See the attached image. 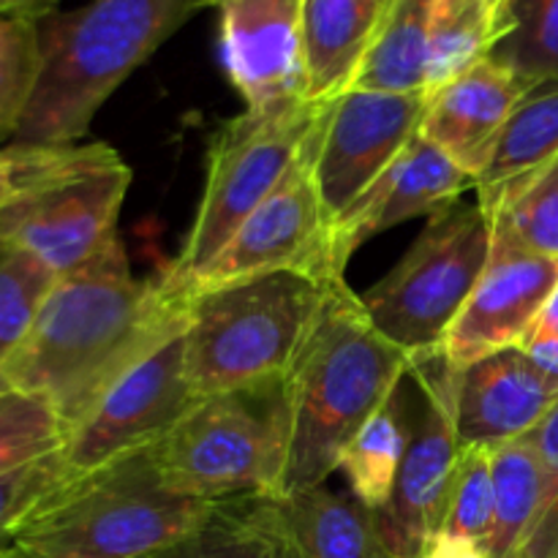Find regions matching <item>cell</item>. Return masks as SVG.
<instances>
[{"mask_svg": "<svg viewBox=\"0 0 558 558\" xmlns=\"http://www.w3.org/2000/svg\"><path fill=\"white\" fill-rule=\"evenodd\" d=\"M129 185V163L112 147L74 145L52 178L0 213V240L65 276L118 238Z\"/></svg>", "mask_w": 558, "mask_h": 558, "instance_id": "9c48e42d", "label": "cell"}, {"mask_svg": "<svg viewBox=\"0 0 558 558\" xmlns=\"http://www.w3.org/2000/svg\"><path fill=\"white\" fill-rule=\"evenodd\" d=\"M510 558H558V550H537V548H518Z\"/></svg>", "mask_w": 558, "mask_h": 558, "instance_id": "f35d334b", "label": "cell"}, {"mask_svg": "<svg viewBox=\"0 0 558 558\" xmlns=\"http://www.w3.org/2000/svg\"><path fill=\"white\" fill-rule=\"evenodd\" d=\"M558 398V387L523 347L501 349L456 371L452 417L461 450L499 447L532 434Z\"/></svg>", "mask_w": 558, "mask_h": 558, "instance_id": "e0dca14e", "label": "cell"}, {"mask_svg": "<svg viewBox=\"0 0 558 558\" xmlns=\"http://www.w3.org/2000/svg\"><path fill=\"white\" fill-rule=\"evenodd\" d=\"M469 185L474 180L439 147L425 136H414L401 156L332 221L330 256L338 276H343L349 259L376 234L412 218H434L450 210Z\"/></svg>", "mask_w": 558, "mask_h": 558, "instance_id": "2e32d148", "label": "cell"}, {"mask_svg": "<svg viewBox=\"0 0 558 558\" xmlns=\"http://www.w3.org/2000/svg\"><path fill=\"white\" fill-rule=\"evenodd\" d=\"M194 401L185 374L183 332H178L120 376L80 420L65 439V469L82 474L125 452L153 447Z\"/></svg>", "mask_w": 558, "mask_h": 558, "instance_id": "4fadbf2b", "label": "cell"}, {"mask_svg": "<svg viewBox=\"0 0 558 558\" xmlns=\"http://www.w3.org/2000/svg\"><path fill=\"white\" fill-rule=\"evenodd\" d=\"M490 529H494L490 450L488 447H472V450H461V458H458L445 523H441L436 543L488 550Z\"/></svg>", "mask_w": 558, "mask_h": 558, "instance_id": "f546056e", "label": "cell"}, {"mask_svg": "<svg viewBox=\"0 0 558 558\" xmlns=\"http://www.w3.org/2000/svg\"><path fill=\"white\" fill-rule=\"evenodd\" d=\"M420 407L390 501L376 512L379 532L396 558H428L445 523L461 445L452 417L456 368L439 352L412 360Z\"/></svg>", "mask_w": 558, "mask_h": 558, "instance_id": "30bf717a", "label": "cell"}, {"mask_svg": "<svg viewBox=\"0 0 558 558\" xmlns=\"http://www.w3.org/2000/svg\"><path fill=\"white\" fill-rule=\"evenodd\" d=\"M38 76V31L33 20L0 16V147L9 145Z\"/></svg>", "mask_w": 558, "mask_h": 558, "instance_id": "1f68e13d", "label": "cell"}, {"mask_svg": "<svg viewBox=\"0 0 558 558\" xmlns=\"http://www.w3.org/2000/svg\"><path fill=\"white\" fill-rule=\"evenodd\" d=\"M409 436H412V414L407 412L403 390L398 387L396 396L349 441L338 463V469L347 474L352 494L368 510L379 512L390 501L403 456H407Z\"/></svg>", "mask_w": 558, "mask_h": 558, "instance_id": "484cf974", "label": "cell"}, {"mask_svg": "<svg viewBox=\"0 0 558 558\" xmlns=\"http://www.w3.org/2000/svg\"><path fill=\"white\" fill-rule=\"evenodd\" d=\"M54 281L58 276L25 251L5 245L0 254V390H5V365L36 325L38 311Z\"/></svg>", "mask_w": 558, "mask_h": 558, "instance_id": "f1b7e54d", "label": "cell"}, {"mask_svg": "<svg viewBox=\"0 0 558 558\" xmlns=\"http://www.w3.org/2000/svg\"><path fill=\"white\" fill-rule=\"evenodd\" d=\"M494 251V221L474 205H452L430 218L403 259L365 294L371 325L409 357L441 349Z\"/></svg>", "mask_w": 558, "mask_h": 558, "instance_id": "ba28073f", "label": "cell"}, {"mask_svg": "<svg viewBox=\"0 0 558 558\" xmlns=\"http://www.w3.org/2000/svg\"><path fill=\"white\" fill-rule=\"evenodd\" d=\"M60 0H0V16L11 20H44L47 14L58 11Z\"/></svg>", "mask_w": 558, "mask_h": 558, "instance_id": "8d00e7d4", "label": "cell"}, {"mask_svg": "<svg viewBox=\"0 0 558 558\" xmlns=\"http://www.w3.org/2000/svg\"><path fill=\"white\" fill-rule=\"evenodd\" d=\"M311 142L278 189L256 207L254 216L245 218L243 227L223 245L213 265L196 278L189 298L199 289L270 276V272H303L316 281L343 278L332 267V221L316 189Z\"/></svg>", "mask_w": 558, "mask_h": 558, "instance_id": "8fae6325", "label": "cell"}, {"mask_svg": "<svg viewBox=\"0 0 558 558\" xmlns=\"http://www.w3.org/2000/svg\"><path fill=\"white\" fill-rule=\"evenodd\" d=\"M327 283L303 272H270L191 294L183 343L194 396L283 379L314 327Z\"/></svg>", "mask_w": 558, "mask_h": 558, "instance_id": "5b68a950", "label": "cell"}, {"mask_svg": "<svg viewBox=\"0 0 558 558\" xmlns=\"http://www.w3.org/2000/svg\"><path fill=\"white\" fill-rule=\"evenodd\" d=\"M289 450L287 376L199 396L153 445L163 485L207 505L234 496L281 499Z\"/></svg>", "mask_w": 558, "mask_h": 558, "instance_id": "8992f818", "label": "cell"}, {"mask_svg": "<svg viewBox=\"0 0 558 558\" xmlns=\"http://www.w3.org/2000/svg\"><path fill=\"white\" fill-rule=\"evenodd\" d=\"M532 441L545 472V510L537 529L523 545L537 550H558V398L543 423L532 430ZM521 545V548H523Z\"/></svg>", "mask_w": 558, "mask_h": 558, "instance_id": "e575fe53", "label": "cell"}, {"mask_svg": "<svg viewBox=\"0 0 558 558\" xmlns=\"http://www.w3.org/2000/svg\"><path fill=\"white\" fill-rule=\"evenodd\" d=\"M494 529L490 558H510L532 537L545 510V472L532 436L490 447Z\"/></svg>", "mask_w": 558, "mask_h": 558, "instance_id": "603a6c76", "label": "cell"}, {"mask_svg": "<svg viewBox=\"0 0 558 558\" xmlns=\"http://www.w3.org/2000/svg\"><path fill=\"white\" fill-rule=\"evenodd\" d=\"M202 5L90 0L38 20V76L11 145H76L104 101Z\"/></svg>", "mask_w": 558, "mask_h": 558, "instance_id": "3957f363", "label": "cell"}, {"mask_svg": "<svg viewBox=\"0 0 558 558\" xmlns=\"http://www.w3.org/2000/svg\"><path fill=\"white\" fill-rule=\"evenodd\" d=\"M543 336H558V287L554 289V294H550L548 303H545L543 314H539L537 325H534L532 336L529 338H543Z\"/></svg>", "mask_w": 558, "mask_h": 558, "instance_id": "74e56055", "label": "cell"}, {"mask_svg": "<svg viewBox=\"0 0 558 558\" xmlns=\"http://www.w3.org/2000/svg\"><path fill=\"white\" fill-rule=\"evenodd\" d=\"M523 349H526L529 357L537 363V368L558 387V336L529 338V341L523 343Z\"/></svg>", "mask_w": 558, "mask_h": 558, "instance_id": "d590c367", "label": "cell"}, {"mask_svg": "<svg viewBox=\"0 0 558 558\" xmlns=\"http://www.w3.org/2000/svg\"><path fill=\"white\" fill-rule=\"evenodd\" d=\"M494 238L558 259V156L510 185L488 210Z\"/></svg>", "mask_w": 558, "mask_h": 558, "instance_id": "4316f807", "label": "cell"}, {"mask_svg": "<svg viewBox=\"0 0 558 558\" xmlns=\"http://www.w3.org/2000/svg\"><path fill=\"white\" fill-rule=\"evenodd\" d=\"M213 505L169 490L153 447L69 474L14 529L25 558H150L194 532Z\"/></svg>", "mask_w": 558, "mask_h": 558, "instance_id": "277c9868", "label": "cell"}, {"mask_svg": "<svg viewBox=\"0 0 558 558\" xmlns=\"http://www.w3.org/2000/svg\"><path fill=\"white\" fill-rule=\"evenodd\" d=\"M325 104L305 98L245 109L227 120L207 153V180L199 210L178 259L167 267L158 289L174 303H185L196 278L213 265L245 218L278 189L292 163L308 147Z\"/></svg>", "mask_w": 558, "mask_h": 558, "instance_id": "52a82bcc", "label": "cell"}, {"mask_svg": "<svg viewBox=\"0 0 558 558\" xmlns=\"http://www.w3.org/2000/svg\"><path fill=\"white\" fill-rule=\"evenodd\" d=\"M150 558H300L281 501L234 496L216 501L199 526Z\"/></svg>", "mask_w": 558, "mask_h": 558, "instance_id": "44dd1931", "label": "cell"}, {"mask_svg": "<svg viewBox=\"0 0 558 558\" xmlns=\"http://www.w3.org/2000/svg\"><path fill=\"white\" fill-rule=\"evenodd\" d=\"M396 0H303L305 101L327 104L357 80Z\"/></svg>", "mask_w": 558, "mask_h": 558, "instance_id": "d6986e66", "label": "cell"}, {"mask_svg": "<svg viewBox=\"0 0 558 558\" xmlns=\"http://www.w3.org/2000/svg\"><path fill=\"white\" fill-rule=\"evenodd\" d=\"M529 90L532 87L505 63L494 58L480 60L456 80L428 90L420 136L477 183L512 109Z\"/></svg>", "mask_w": 558, "mask_h": 558, "instance_id": "ac0fdd59", "label": "cell"}, {"mask_svg": "<svg viewBox=\"0 0 558 558\" xmlns=\"http://www.w3.org/2000/svg\"><path fill=\"white\" fill-rule=\"evenodd\" d=\"M74 145H3L0 147V213L52 178L69 161Z\"/></svg>", "mask_w": 558, "mask_h": 558, "instance_id": "836d02e7", "label": "cell"}, {"mask_svg": "<svg viewBox=\"0 0 558 558\" xmlns=\"http://www.w3.org/2000/svg\"><path fill=\"white\" fill-rule=\"evenodd\" d=\"M490 58L529 87L558 82V0H512L507 33Z\"/></svg>", "mask_w": 558, "mask_h": 558, "instance_id": "83f0119b", "label": "cell"}, {"mask_svg": "<svg viewBox=\"0 0 558 558\" xmlns=\"http://www.w3.org/2000/svg\"><path fill=\"white\" fill-rule=\"evenodd\" d=\"M558 156V82L537 85L518 101L494 147L488 167L480 174L477 205L485 213L510 185L521 183Z\"/></svg>", "mask_w": 558, "mask_h": 558, "instance_id": "7402d4cb", "label": "cell"}, {"mask_svg": "<svg viewBox=\"0 0 558 558\" xmlns=\"http://www.w3.org/2000/svg\"><path fill=\"white\" fill-rule=\"evenodd\" d=\"M69 477L63 450L44 456L16 472L0 477V545L9 543L14 529L33 512V507L52 494Z\"/></svg>", "mask_w": 558, "mask_h": 558, "instance_id": "d6a6232c", "label": "cell"}, {"mask_svg": "<svg viewBox=\"0 0 558 558\" xmlns=\"http://www.w3.org/2000/svg\"><path fill=\"white\" fill-rule=\"evenodd\" d=\"M183 327L185 303L169 300L158 281L134 278L114 238L54 281L36 325L5 365L3 387L52 403L71 434L120 376Z\"/></svg>", "mask_w": 558, "mask_h": 558, "instance_id": "6da1fadb", "label": "cell"}, {"mask_svg": "<svg viewBox=\"0 0 558 558\" xmlns=\"http://www.w3.org/2000/svg\"><path fill=\"white\" fill-rule=\"evenodd\" d=\"M558 287V259L494 238L488 267L447 330L439 354L461 371L488 354L523 347Z\"/></svg>", "mask_w": 558, "mask_h": 558, "instance_id": "5bb4252c", "label": "cell"}, {"mask_svg": "<svg viewBox=\"0 0 558 558\" xmlns=\"http://www.w3.org/2000/svg\"><path fill=\"white\" fill-rule=\"evenodd\" d=\"M69 430L44 398L0 390V477L63 450Z\"/></svg>", "mask_w": 558, "mask_h": 558, "instance_id": "4dcf8cb0", "label": "cell"}, {"mask_svg": "<svg viewBox=\"0 0 558 558\" xmlns=\"http://www.w3.org/2000/svg\"><path fill=\"white\" fill-rule=\"evenodd\" d=\"M409 371L412 357L371 325L347 281L332 278L287 374L289 450L281 499L338 472L349 441L396 396Z\"/></svg>", "mask_w": 558, "mask_h": 558, "instance_id": "7a4b0ae2", "label": "cell"}, {"mask_svg": "<svg viewBox=\"0 0 558 558\" xmlns=\"http://www.w3.org/2000/svg\"><path fill=\"white\" fill-rule=\"evenodd\" d=\"M278 501L300 558H396L376 512L354 494L322 483Z\"/></svg>", "mask_w": 558, "mask_h": 558, "instance_id": "ffe728a7", "label": "cell"}, {"mask_svg": "<svg viewBox=\"0 0 558 558\" xmlns=\"http://www.w3.org/2000/svg\"><path fill=\"white\" fill-rule=\"evenodd\" d=\"M218 9L229 82L245 109L305 98L303 0H202Z\"/></svg>", "mask_w": 558, "mask_h": 558, "instance_id": "9a60e30c", "label": "cell"}, {"mask_svg": "<svg viewBox=\"0 0 558 558\" xmlns=\"http://www.w3.org/2000/svg\"><path fill=\"white\" fill-rule=\"evenodd\" d=\"M430 3L434 0H396L352 87L428 93Z\"/></svg>", "mask_w": 558, "mask_h": 558, "instance_id": "d4e9b609", "label": "cell"}, {"mask_svg": "<svg viewBox=\"0 0 558 558\" xmlns=\"http://www.w3.org/2000/svg\"><path fill=\"white\" fill-rule=\"evenodd\" d=\"M512 0H434L430 3L428 90L490 58L505 38Z\"/></svg>", "mask_w": 558, "mask_h": 558, "instance_id": "cb8c5ba5", "label": "cell"}, {"mask_svg": "<svg viewBox=\"0 0 558 558\" xmlns=\"http://www.w3.org/2000/svg\"><path fill=\"white\" fill-rule=\"evenodd\" d=\"M3 251H5V243H3V240H0V254H3Z\"/></svg>", "mask_w": 558, "mask_h": 558, "instance_id": "60d3db41", "label": "cell"}, {"mask_svg": "<svg viewBox=\"0 0 558 558\" xmlns=\"http://www.w3.org/2000/svg\"><path fill=\"white\" fill-rule=\"evenodd\" d=\"M0 558H25V556H22V554H16V550L11 548L9 543H5V545H0Z\"/></svg>", "mask_w": 558, "mask_h": 558, "instance_id": "ab89813d", "label": "cell"}, {"mask_svg": "<svg viewBox=\"0 0 558 558\" xmlns=\"http://www.w3.org/2000/svg\"><path fill=\"white\" fill-rule=\"evenodd\" d=\"M428 93H381L349 87L325 104L311 142L314 180L336 221L420 134Z\"/></svg>", "mask_w": 558, "mask_h": 558, "instance_id": "7c38bea8", "label": "cell"}]
</instances>
